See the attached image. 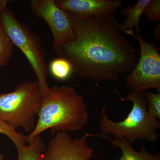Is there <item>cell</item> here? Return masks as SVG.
Returning <instances> with one entry per match:
<instances>
[{
	"mask_svg": "<svg viewBox=\"0 0 160 160\" xmlns=\"http://www.w3.org/2000/svg\"><path fill=\"white\" fill-rule=\"evenodd\" d=\"M160 23H159V24H158L156 28L155 29L154 33V36L155 38H156L158 40H160Z\"/></svg>",
	"mask_w": 160,
	"mask_h": 160,
	"instance_id": "cell-19",
	"label": "cell"
},
{
	"mask_svg": "<svg viewBox=\"0 0 160 160\" xmlns=\"http://www.w3.org/2000/svg\"><path fill=\"white\" fill-rule=\"evenodd\" d=\"M13 44L0 22V67L6 66L11 59Z\"/></svg>",
	"mask_w": 160,
	"mask_h": 160,
	"instance_id": "cell-14",
	"label": "cell"
},
{
	"mask_svg": "<svg viewBox=\"0 0 160 160\" xmlns=\"http://www.w3.org/2000/svg\"><path fill=\"white\" fill-rule=\"evenodd\" d=\"M60 9L77 17L113 14L122 6L120 0H54Z\"/></svg>",
	"mask_w": 160,
	"mask_h": 160,
	"instance_id": "cell-9",
	"label": "cell"
},
{
	"mask_svg": "<svg viewBox=\"0 0 160 160\" xmlns=\"http://www.w3.org/2000/svg\"><path fill=\"white\" fill-rule=\"evenodd\" d=\"M26 145L18 148L17 160H42L46 145L41 135Z\"/></svg>",
	"mask_w": 160,
	"mask_h": 160,
	"instance_id": "cell-12",
	"label": "cell"
},
{
	"mask_svg": "<svg viewBox=\"0 0 160 160\" xmlns=\"http://www.w3.org/2000/svg\"><path fill=\"white\" fill-rule=\"evenodd\" d=\"M49 70L52 75L60 81H66L73 73L71 64L66 59L58 57L50 62Z\"/></svg>",
	"mask_w": 160,
	"mask_h": 160,
	"instance_id": "cell-13",
	"label": "cell"
},
{
	"mask_svg": "<svg viewBox=\"0 0 160 160\" xmlns=\"http://www.w3.org/2000/svg\"><path fill=\"white\" fill-rule=\"evenodd\" d=\"M0 22L13 46L17 47L29 61L43 97L50 87L47 81L48 67L46 54L40 38L28 26L20 22L7 6L0 13Z\"/></svg>",
	"mask_w": 160,
	"mask_h": 160,
	"instance_id": "cell-5",
	"label": "cell"
},
{
	"mask_svg": "<svg viewBox=\"0 0 160 160\" xmlns=\"http://www.w3.org/2000/svg\"><path fill=\"white\" fill-rule=\"evenodd\" d=\"M30 9L38 18L45 20L53 37V48L71 42L75 33L68 12L60 9L54 0H31Z\"/></svg>",
	"mask_w": 160,
	"mask_h": 160,
	"instance_id": "cell-7",
	"label": "cell"
},
{
	"mask_svg": "<svg viewBox=\"0 0 160 160\" xmlns=\"http://www.w3.org/2000/svg\"><path fill=\"white\" fill-rule=\"evenodd\" d=\"M122 101L132 103V109L123 121L115 122L106 114V108H102L99 116L100 129L103 134H111L115 138L125 139L132 144L138 141L155 143L159 138L160 124L147 111L145 92L129 91Z\"/></svg>",
	"mask_w": 160,
	"mask_h": 160,
	"instance_id": "cell-3",
	"label": "cell"
},
{
	"mask_svg": "<svg viewBox=\"0 0 160 160\" xmlns=\"http://www.w3.org/2000/svg\"><path fill=\"white\" fill-rule=\"evenodd\" d=\"M147 111L152 117L160 119V93H155L150 91L145 92Z\"/></svg>",
	"mask_w": 160,
	"mask_h": 160,
	"instance_id": "cell-16",
	"label": "cell"
},
{
	"mask_svg": "<svg viewBox=\"0 0 160 160\" xmlns=\"http://www.w3.org/2000/svg\"><path fill=\"white\" fill-rule=\"evenodd\" d=\"M4 157L3 155L0 152V160H4Z\"/></svg>",
	"mask_w": 160,
	"mask_h": 160,
	"instance_id": "cell-20",
	"label": "cell"
},
{
	"mask_svg": "<svg viewBox=\"0 0 160 160\" xmlns=\"http://www.w3.org/2000/svg\"><path fill=\"white\" fill-rule=\"evenodd\" d=\"M9 1L8 0H0V13L3 9L7 7V5Z\"/></svg>",
	"mask_w": 160,
	"mask_h": 160,
	"instance_id": "cell-18",
	"label": "cell"
},
{
	"mask_svg": "<svg viewBox=\"0 0 160 160\" xmlns=\"http://www.w3.org/2000/svg\"><path fill=\"white\" fill-rule=\"evenodd\" d=\"M97 137L108 140L115 147L120 148L122 152L121 157L118 160H160L158 153L152 154L146 150L142 143V150L135 151L132 144L125 139H112L106 135H97Z\"/></svg>",
	"mask_w": 160,
	"mask_h": 160,
	"instance_id": "cell-10",
	"label": "cell"
},
{
	"mask_svg": "<svg viewBox=\"0 0 160 160\" xmlns=\"http://www.w3.org/2000/svg\"></svg>",
	"mask_w": 160,
	"mask_h": 160,
	"instance_id": "cell-21",
	"label": "cell"
},
{
	"mask_svg": "<svg viewBox=\"0 0 160 160\" xmlns=\"http://www.w3.org/2000/svg\"><path fill=\"white\" fill-rule=\"evenodd\" d=\"M0 133L5 135L13 142L17 149L26 145V136L17 131L8 123L0 118Z\"/></svg>",
	"mask_w": 160,
	"mask_h": 160,
	"instance_id": "cell-15",
	"label": "cell"
},
{
	"mask_svg": "<svg viewBox=\"0 0 160 160\" xmlns=\"http://www.w3.org/2000/svg\"><path fill=\"white\" fill-rule=\"evenodd\" d=\"M143 13L152 22L160 21V0H150L145 7Z\"/></svg>",
	"mask_w": 160,
	"mask_h": 160,
	"instance_id": "cell-17",
	"label": "cell"
},
{
	"mask_svg": "<svg viewBox=\"0 0 160 160\" xmlns=\"http://www.w3.org/2000/svg\"><path fill=\"white\" fill-rule=\"evenodd\" d=\"M94 136L96 135L85 133L81 138L73 139L69 132H58L46 146L42 160H91L94 150L87 140Z\"/></svg>",
	"mask_w": 160,
	"mask_h": 160,
	"instance_id": "cell-8",
	"label": "cell"
},
{
	"mask_svg": "<svg viewBox=\"0 0 160 160\" xmlns=\"http://www.w3.org/2000/svg\"><path fill=\"white\" fill-rule=\"evenodd\" d=\"M150 0H139L134 6H128L126 8L121 9V14L126 16L124 22L119 24L120 29L122 32L133 37V30L136 29V34L140 33L139 24L140 18L143 14L144 9Z\"/></svg>",
	"mask_w": 160,
	"mask_h": 160,
	"instance_id": "cell-11",
	"label": "cell"
},
{
	"mask_svg": "<svg viewBox=\"0 0 160 160\" xmlns=\"http://www.w3.org/2000/svg\"><path fill=\"white\" fill-rule=\"evenodd\" d=\"M89 118L87 104L72 86H52L43 97L36 126L26 136V143L46 130L52 135L81 131Z\"/></svg>",
	"mask_w": 160,
	"mask_h": 160,
	"instance_id": "cell-2",
	"label": "cell"
},
{
	"mask_svg": "<svg viewBox=\"0 0 160 160\" xmlns=\"http://www.w3.org/2000/svg\"><path fill=\"white\" fill-rule=\"evenodd\" d=\"M42 98L37 81L20 83L14 91L0 93V118L15 129L31 132L36 126Z\"/></svg>",
	"mask_w": 160,
	"mask_h": 160,
	"instance_id": "cell-4",
	"label": "cell"
},
{
	"mask_svg": "<svg viewBox=\"0 0 160 160\" xmlns=\"http://www.w3.org/2000/svg\"><path fill=\"white\" fill-rule=\"evenodd\" d=\"M75 37L53 48L58 57L71 64L73 73L94 82H119L137 64V50L111 14L77 17L69 14Z\"/></svg>",
	"mask_w": 160,
	"mask_h": 160,
	"instance_id": "cell-1",
	"label": "cell"
},
{
	"mask_svg": "<svg viewBox=\"0 0 160 160\" xmlns=\"http://www.w3.org/2000/svg\"><path fill=\"white\" fill-rule=\"evenodd\" d=\"M133 38L138 41L140 57L133 70L125 77L130 91L145 92L155 89L160 93V55L153 42L148 43L138 33Z\"/></svg>",
	"mask_w": 160,
	"mask_h": 160,
	"instance_id": "cell-6",
	"label": "cell"
}]
</instances>
